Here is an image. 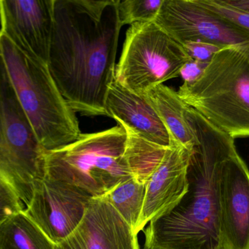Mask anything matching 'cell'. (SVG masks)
<instances>
[{"label": "cell", "mask_w": 249, "mask_h": 249, "mask_svg": "<svg viewBox=\"0 0 249 249\" xmlns=\"http://www.w3.org/2000/svg\"><path fill=\"white\" fill-rule=\"evenodd\" d=\"M119 0H55L48 66L71 109L107 115L121 32Z\"/></svg>", "instance_id": "obj_1"}, {"label": "cell", "mask_w": 249, "mask_h": 249, "mask_svg": "<svg viewBox=\"0 0 249 249\" xmlns=\"http://www.w3.org/2000/svg\"><path fill=\"white\" fill-rule=\"evenodd\" d=\"M185 116L197 140L187 170L188 191L171 211L149 222L143 249H223L221 178L235 141L188 105Z\"/></svg>", "instance_id": "obj_2"}, {"label": "cell", "mask_w": 249, "mask_h": 249, "mask_svg": "<svg viewBox=\"0 0 249 249\" xmlns=\"http://www.w3.org/2000/svg\"><path fill=\"white\" fill-rule=\"evenodd\" d=\"M0 57L42 146L52 151L75 142L82 134L76 112L61 95L48 64L28 55L1 30Z\"/></svg>", "instance_id": "obj_3"}, {"label": "cell", "mask_w": 249, "mask_h": 249, "mask_svg": "<svg viewBox=\"0 0 249 249\" xmlns=\"http://www.w3.org/2000/svg\"><path fill=\"white\" fill-rule=\"evenodd\" d=\"M177 92L232 138L249 137V45L222 48L198 80L183 83Z\"/></svg>", "instance_id": "obj_4"}, {"label": "cell", "mask_w": 249, "mask_h": 249, "mask_svg": "<svg viewBox=\"0 0 249 249\" xmlns=\"http://www.w3.org/2000/svg\"><path fill=\"white\" fill-rule=\"evenodd\" d=\"M127 134L121 124L80 136L74 143L47 151L45 176L75 186L99 198L132 178L125 152Z\"/></svg>", "instance_id": "obj_5"}, {"label": "cell", "mask_w": 249, "mask_h": 249, "mask_svg": "<svg viewBox=\"0 0 249 249\" xmlns=\"http://www.w3.org/2000/svg\"><path fill=\"white\" fill-rule=\"evenodd\" d=\"M46 149L22 108L0 57V171L25 207L43 179Z\"/></svg>", "instance_id": "obj_6"}, {"label": "cell", "mask_w": 249, "mask_h": 249, "mask_svg": "<svg viewBox=\"0 0 249 249\" xmlns=\"http://www.w3.org/2000/svg\"><path fill=\"white\" fill-rule=\"evenodd\" d=\"M190 58L182 45L155 21L134 23L126 32L115 79L130 92L144 95L178 77Z\"/></svg>", "instance_id": "obj_7"}, {"label": "cell", "mask_w": 249, "mask_h": 249, "mask_svg": "<svg viewBox=\"0 0 249 249\" xmlns=\"http://www.w3.org/2000/svg\"><path fill=\"white\" fill-rule=\"evenodd\" d=\"M181 45L189 42L221 48L249 45V32L202 5L200 0H164L155 20Z\"/></svg>", "instance_id": "obj_8"}, {"label": "cell", "mask_w": 249, "mask_h": 249, "mask_svg": "<svg viewBox=\"0 0 249 249\" xmlns=\"http://www.w3.org/2000/svg\"><path fill=\"white\" fill-rule=\"evenodd\" d=\"M92 198L75 186L45 176L35 184L33 197L24 211L56 245L75 230Z\"/></svg>", "instance_id": "obj_9"}, {"label": "cell", "mask_w": 249, "mask_h": 249, "mask_svg": "<svg viewBox=\"0 0 249 249\" xmlns=\"http://www.w3.org/2000/svg\"><path fill=\"white\" fill-rule=\"evenodd\" d=\"M55 0H0V30L31 57L48 64Z\"/></svg>", "instance_id": "obj_10"}, {"label": "cell", "mask_w": 249, "mask_h": 249, "mask_svg": "<svg viewBox=\"0 0 249 249\" xmlns=\"http://www.w3.org/2000/svg\"><path fill=\"white\" fill-rule=\"evenodd\" d=\"M220 214L223 249H249V169L237 149L222 169Z\"/></svg>", "instance_id": "obj_11"}, {"label": "cell", "mask_w": 249, "mask_h": 249, "mask_svg": "<svg viewBox=\"0 0 249 249\" xmlns=\"http://www.w3.org/2000/svg\"><path fill=\"white\" fill-rule=\"evenodd\" d=\"M192 151L173 138L162 162L146 185L144 203L136 232L171 211L188 191L187 170Z\"/></svg>", "instance_id": "obj_12"}, {"label": "cell", "mask_w": 249, "mask_h": 249, "mask_svg": "<svg viewBox=\"0 0 249 249\" xmlns=\"http://www.w3.org/2000/svg\"><path fill=\"white\" fill-rule=\"evenodd\" d=\"M137 236L110 203L92 198L80 225L55 249H139Z\"/></svg>", "instance_id": "obj_13"}, {"label": "cell", "mask_w": 249, "mask_h": 249, "mask_svg": "<svg viewBox=\"0 0 249 249\" xmlns=\"http://www.w3.org/2000/svg\"><path fill=\"white\" fill-rule=\"evenodd\" d=\"M106 110L108 116L142 138L170 146L171 134L145 95H136L114 79L107 96Z\"/></svg>", "instance_id": "obj_14"}, {"label": "cell", "mask_w": 249, "mask_h": 249, "mask_svg": "<svg viewBox=\"0 0 249 249\" xmlns=\"http://www.w3.org/2000/svg\"><path fill=\"white\" fill-rule=\"evenodd\" d=\"M158 113L173 138L193 151L197 140L185 116L187 105L178 92L164 84L152 88L144 94Z\"/></svg>", "instance_id": "obj_15"}, {"label": "cell", "mask_w": 249, "mask_h": 249, "mask_svg": "<svg viewBox=\"0 0 249 249\" xmlns=\"http://www.w3.org/2000/svg\"><path fill=\"white\" fill-rule=\"evenodd\" d=\"M55 246L24 210L0 224V249H55Z\"/></svg>", "instance_id": "obj_16"}, {"label": "cell", "mask_w": 249, "mask_h": 249, "mask_svg": "<svg viewBox=\"0 0 249 249\" xmlns=\"http://www.w3.org/2000/svg\"><path fill=\"white\" fill-rule=\"evenodd\" d=\"M121 125L127 134L124 155L132 176L138 182L146 185L162 162L168 146L148 141L126 126Z\"/></svg>", "instance_id": "obj_17"}, {"label": "cell", "mask_w": 249, "mask_h": 249, "mask_svg": "<svg viewBox=\"0 0 249 249\" xmlns=\"http://www.w3.org/2000/svg\"><path fill=\"white\" fill-rule=\"evenodd\" d=\"M145 194L146 185L132 177L118 184L102 198L115 208L133 233L138 235L136 230L142 217Z\"/></svg>", "instance_id": "obj_18"}, {"label": "cell", "mask_w": 249, "mask_h": 249, "mask_svg": "<svg viewBox=\"0 0 249 249\" xmlns=\"http://www.w3.org/2000/svg\"><path fill=\"white\" fill-rule=\"evenodd\" d=\"M164 0H119L118 16L121 26L155 21Z\"/></svg>", "instance_id": "obj_19"}, {"label": "cell", "mask_w": 249, "mask_h": 249, "mask_svg": "<svg viewBox=\"0 0 249 249\" xmlns=\"http://www.w3.org/2000/svg\"><path fill=\"white\" fill-rule=\"evenodd\" d=\"M24 209V204L19 198L14 187L0 171V224L9 216Z\"/></svg>", "instance_id": "obj_20"}, {"label": "cell", "mask_w": 249, "mask_h": 249, "mask_svg": "<svg viewBox=\"0 0 249 249\" xmlns=\"http://www.w3.org/2000/svg\"><path fill=\"white\" fill-rule=\"evenodd\" d=\"M212 13L249 32V13L228 5L224 0H200Z\"/></svg>", "instance_id": "obj_21"}, {"label": "cell", "mask_w": 249, "mask_h": 249, "mask_svg": "<svg viewBox=\"0 0 249 249\" xmlns=\"http://www.w3.org/2000/svg\"><path fill=\"white\" fill-rule=\"evenodd\" d=\"M190 58L203 62H210L213 56L222 48L203 42H189L182 45Z\"/></svg>", "instance_id": "obj_22"}, {"label": "cell", "mask_w": 249, "mask_h": 249, "mask_svg": "<svg viewBox=\"0 0 249 249\" xmlns=\"http://www.w3.org/2000/svg\"><path fill=\"white\" fill-rule=\"evenodd\" d=\"M209 62H203L190 58L181 68L180 76L184 83H193L200 78L209 65Z\"/></svg>", "instance_id": "obj_23"}, {"label": "cell", "mask_w": 249, "mask_h": 249, "mask_svg": "<svg viewBox=\"0 0 249 249\" xmlns=\"http://www.w3.org/2000/svg\"><path fill=\"white\" fill-rule=\"evenodd\" d=\"M228 5L249 13V0H224Z\"/></svg>", "instance_id": "obj_24"}, {"label": "cell", "mask_w": 249, "mask_h": 249, "mask_svg": "<svg viewBox=\"0 0 249 249\" xmlns=\"http://www.w3.org/2000/svg\"><path fill=\"white\" fill-rule=\"evenodd\" d=\"M160 249V248H151V249Z\"/></svg>", "instance_id": "obj_25"}]
</instances>
